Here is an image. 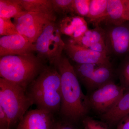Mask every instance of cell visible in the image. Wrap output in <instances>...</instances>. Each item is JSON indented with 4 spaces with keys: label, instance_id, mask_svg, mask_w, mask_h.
Returning a JSON list of instances; mask_svg holds the SVG:
<instances>
[{
    "label": "cell",
    "instance_id": "cell-1",
    "mask_svg": "<svg viewBox=\"0 0 129 129\" xmlns=\"http://www.w3.org/2000/svg\"><path fill=\"white\" fill-rule=\"evenodd\" d=\"M55 66L61 77L60 113L65 120L72 123L82 120L87 116L90 108L88 96L81 90L73 66L62 56Z\"/></svg>",
    "mask_w": 129,
    "mask_h": 129
},
{
    "label": "cell",
    "instance_id": "cell-2",
    "mask_svg": "<svg viewBox=\"0 0 129 129\" xmlns=\"http://www.w3.org/2000/svg\"><path fill=\"white\" fill-rule=\"evenodd\" d=\"M29 96L38 109L55 113L61 104V77L56 68L45 67L28 86Z\"/></svg>",
    "mask_w": 129,
    "mask_h": 129
},
{
    "label": "cell",
    "instance_id": "cell-3",
    "mask_svg": "<svg viewBox=\"0 0 129 129\" xmlns=\"http://www.w3.org/2000/svg\"><path fill=\"white\" fill-rule=\"evenodd\" d=\"M42 61L32 52L1 57V78L27 90L45 67Z\"/></svg>",
    "mask_w": 129,
    "mask_h": 129
},
{
    "label": "cell",
    "instance_id": "cell-4",
    "mask_svg": "<svg viewBox=\"0 0 129 129\" xmlns=\"http://www.w3.org/2000/svg\"><path fill=\"white\" fill-rule=\"evenodd\" d=\"M33 104L27 90L1 78L0 107L6 114L10 127L19 122Z\"/></svg>",
    "mask_w": 129,
    "mask_h": 129
},
{
    "label": "cell",
    "instance_id": "cell-5",
    "mask_svg": "<svg viewBox=\"0 0 129 129\" xmlns=\"http://www.w3.org/2000/svg\"><path fill=\"white\" fill-rule=\"evenodd\" d=\"M61 35L56 21L48 24L34 43L37 57L55 65L62 56L65 46Z\"/></svg>",
    "mask_w": 129,
    "mask_h": 129
},
{
    "label": "cell",
    "instance_id": "cell-6",
    "mask_svg": "<svg viewBox=\"0 0 129 129\" xmlns=\"http://www.w3.org/2000/svg\"><path fill=\"white\" fill-rule=\"evenodd\" d=\"M78 78L89 94L113 80L114 70L111 62L78 64L73 65Z\"/></svg>",
    "mask_w": 129,
    "mask_h": 129
},
{
    "label": "cell",
    "instance_id": "cell-7",
    "mask_svg": "<svg viewBox=\"0 0 129 129\" xmlns=\"http://www.w3.org/2000/svg\"><path fill=\"white\" fill-rule=\"evenodd\" d=\"M125 91L119 85L112 81L87 95L90 111L101 116L115 106Z\"/></svg>",
    "mask_w": 129,
    "mask_h": 129
},
{
    "label": "cell",
    "instance_id": "cell-8",
    "mask_svg": "<svg viewBox=\"0 0 129 129\" xmlns=\"http://www.w3.org/2000/svg\"><path fill=\"white\" fill-rule=\"evenodd\" d=\"M56 18L55 13L25 11L14 18L13 22L19 34L34 44L47 25Z\"/></svg>",
    "mask_w": 129,
    "mask_h": 129
},
{
    "label": "cell",
    "instance_id": "cell-9",
    "mask_svg": "<svg viewBox=\"0 0 129 129\" xmlns=\"http://www.w3.org/2000/svg\"><path fill=\"white\" fill-rule=\"evenodd\" d=\"M104 29L108 54L119 56L129 55V21L119 25H108Z\"/></svg>",
    "mask_w": 129,
    "mask_h": 129
},
{
    "label": "cell",
    "instance_id": "cell-10",
    "mask_svg": "<svg viewBox=\"0 0 129 129\" xmlns=\"http://www.w3.org/2000/svg\"><path fill=\"white\" fill-rule=\"evenodd\" d=\"M64 50L68 56L78 64L111 62L108 55L80 46L70 40L65 42Z\"/></svg>",
    "mask_w": 129,
    "mask_h": 129
},
{
    "label": "cell",
    "instance_id": "cell-11",
    "mask_svg": "<svg viewBox=\"0 0 129 129\" xmlns=\"http://www.w3.org/2000/svg\"><path fill=\"white\" fill-rule=\"evenodd\" d=\"M35 51L34 44L20 34L0 38V56L17 55Z\"/></svg>",
    "mask_w": 129,
    "mask_h": 129
},
{
    "label": "cell",
    "instance_id": "cell-12",
    "mask_svg": "<svg viewBox=\"0 0 129 129\" xmlns=\"http://www.w3.org/2000/svg\"><path fill=\"white\" fill-rule=\"evenodd\" d=\"M53 114L37 109L27 112L19 122L17 129H53Z\"/></svg>",
    "mask_w": 129,
    "mask_h": 129
},
{
    "label": "cell",
    "instance_id": "cell-13",
    "mask_svg": "<svg viewBox=\"0 0 129 129\" xmlns=\"http://www.w3.org/2000/svg\"><path fill=\"white\" fill-rule=\"evenodd\" d=\"M129 21L128 0H108L107 14L103 23L118 25Z\"/></svg>",
    "mask_w": 129,
    "mask_h": 129
},
{
    "label": "cell",
    "instance_id": "cell-14",
    "mask_svg": "<svg viewBox=\"0 0 129 129\" xmlns=\"http://www.w3.org/2000/svg\"><path fill=\"white\" fill-rule=\"evenodd\" d=\"M58 24L61 34L72 39L80 37L89 29L85 18L76 15L63 16Z\"/></svg>",
    "mask_w": 129,
    "mask_h": 129
},
{
    "label": "cell",
    "instance_id": "cell-15",
    "mask_svg": "<svg viewBox=\"0 0 129 129\" xmlns=\"http://www.w3.org/2000/svg\"><path fill=\"white\" fill-rule=\"evenodd\" d=\"M129 114V90L123 94L115 106L108 112L100 116L102 121L110 128L117 125L123 118Z\"/></svg>",
    "mask_w": 129,
    "mask_h": 129
},
{
    "label": "cell",
    "instance_id": "cell-16",
    "mask_svg": "<svg viewBox=\"0 0 129 129\" xmlns=\"http://www.w3.org/2000/svg\"><path fill=\"white\" fill-rule=\"evenodd\" d=\"M69 40L74 44L89 48L99 42H105V29L100 26H96L88 29L80 37Z\"/></svg>",
    "mask_w": 129,
    "mask_h": 129
},
{
    "label": "cell",
    "instance_id": "cell-17",
    "mask_svg": "<svg viewBox=\"0 0 129 129\" xmlns=\"http://www.w3.org/2000/svg\"><path fill=\"white\" fill-rule=\"evenodd\" d=\"M108 0H91L89 14L86 18L95 27L103 22L106 14Z\"/></svg>",
    "mask_w": 129,
    "mask_h": 129
},
{
    "label": "cell",
    "instance_id": "cell-18",
    "mask_svg": "<svg viewBox=\"0 0 129 129\" xmlns=\"http://www.w3.org/2000/svg\"><path fill=\"white\" fill-rule=\"evenodd\" d=\"M25 11L20 0H0V18H14Z\"/></svg>",
    "mask_w": 129,
    "mask_h": 129
},
{
    "label": "cell",
    "instance_id": "cell-19",
    "mask_svg": "<svg viewBox=\"0 0 129 129\" xmlns=\"http://www.w3.org/2000/svg\"><path fill=\"white\" fill-rule=\"evenodd\" d=\"M24 11L44 14L55 13L51 0H20Z\"/></svg>",
    "mask_w": 129,
    "mask_h": 129
},
{
    "label": "cell",
    "instance_id": "cell-20",
    "mask_svg": "<svg viewBox=\"0 0 129 129\" xmlns=\"http://www.w3.org/2000/svg\"><path fill=\"white\" fill-rule=\"evenodd\" d=\"M117 74L119 85L125 91L129 90V55L124 56L119 66Z\"/></svg>",
    "mask_w": 129,
    "mask_h": 129
},
{
    "label": "cell",
    "instance_id": "cell-21",
    "mask_svg": "<svg viewBox=\"0 0 129 129\" xmlns=\"http://www.w3.org/2000/svg\"><path fill=\"white\" fill-rule=\"evenodd\" d=\"M54 12L63 16L75 15L73 8V0H51Z\"/></svg>",
    "mask_w": 129,
    "mask_h": 129
},
{
    "label": "cell",
    "instance_id": "cell-22",
    "mask_svg": "<svg viewBox=\"0 0 129 129\" xmlns=\"http://www.w3.org/2000/svg\"><path fill=\"white\" fill-rule=\"evenodd\" d=\"M91 0H73V8L76 16L86 18L89 14Z\"/></svg>",
    "mask_w": 129,
    "mask_h": 129
},
{
    "label": "cell",
    "instance_id": "cell-23",
    "mask_svg": "<svg viewBox=\"0 0 129 129\" xmlns=\"http://www.w3.org/2000/svg\"><path fill=\"white\" fill-rule=\"evenodd\" d=\"M15 24L11 19L0 18V35L1 36H8L18 34Z\"/></svg>",
    "mask_w": 129,
    "mask_h": 129
},
{
    "label": "cell",
    "instance_id": "cell-24",
    "mask_svg": "<svg viewBox=\"0 0 129 129\" xmlns=\"http://www.w3.org/2000/svg\"><path fill=\"white\" fill-rule=\"evenodd\" d=\"M84 129H109L110 127L106 123L96 120L88 115L82 120Z\"/></svg>",
    "mask_w": 129,
    "mask_h": 129
},
{
    "label": "cell",
    "instance_id": "cell-25",
    "mask_svg": "<svg viewBox=\"0 0 129 129\" xmlns=\"http://www.w3.org/2000/svg\"><path fill=\"white\" fill-rule=\"evenodd\" d=\"M53 129H77L72 123L67 120L60 121L55 123Z\"/></svg>",
    "mask_w": 129,
    "mask_h": 129
},
{
    "label": "cell",
    "instance_id": "cell-26",
    "mask_svg": "<svg viewBox=\"0 0 129 129\" xmlns=\"http://www.w3.org/2000/svg\"><path fill=\"white\" fill-rule=\"evenodd\" d=\"M116 129H129V114L119 122Z\"/></svg>",
    "mask_w": 129,
    "mask_h": 129
},
{
    "label": "cell",
    "instance_id": "cell-27",
    "mask_svg": "<svg viewBox=\"0 0 129 129\" xmlns=\"http://www.w3.org/2000/svg\"><path fill=\"white\" fill-rule=\"evenodd\" d=\"M128 7L129 11V0H128Z\"/></svg>",
    "mask_w": 129,
    "mask_h": 129
},
{
    "label": "cell",
    "instance_id": "cell-28",
    "mask_svg": "<svg viewBox=\"0 0 129 129\" xmlns=\"http://www.w3.org/2000/svg\"><path fill=\"white\" fill-rule=\"evenodd\" d=\"M5 129H9V128H7Z\"/></svg>",
    "mask_w": 129,
    "mask_h": 129
}]
</instances>
